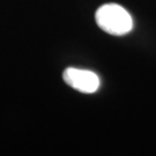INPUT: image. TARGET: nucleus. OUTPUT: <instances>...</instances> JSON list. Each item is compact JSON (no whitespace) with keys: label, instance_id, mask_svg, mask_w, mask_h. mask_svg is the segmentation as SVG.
<instances>
[{"label":"nucleus","instance_id":"2","mask_svg":"<svg viewBox=\"0 0 156 156\" xmlns=\"http://www.w3.org/2000/svg\"><path fill=\"white\" fill-rule=\"evenodd\" d=\"M62 79L69 87L83 94H93L100 88L97 74L87 69L68 67L62 73Z\"/></svg>","mask_w":156,"mask_h":156},{"label":"nucleus","instance_id":"1","mask_svg":"<svg viewBox=\"0 0 156 156\" xmlns=\"http://www.w3.org/2000/svg\"><path fill=\"white\" fill-rule=\"evenodd\" d=\"M95 20L103 31L113 36H123L133 29V19L131 14L118 4L101 6L95 13Z\"/></svg>","mask_w":156,"mask_h":156}]
</instances>
